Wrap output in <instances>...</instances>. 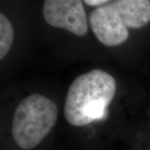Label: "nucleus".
<instances>
[{
    "label": "nucleus",
    "mask_w": 150,
    "mask_h": 150,
    "mask_svg": "<svg viewBox=\"0 0 150 150\" xmlns=\"http://www.w3.org/2000/svg\"><path fill=\"white\" fill-rule=\"evenodd\" d=\"M115 93L116 81L103 70L93 69L78 76L67 93L65 118L76 127L102 118Z\"/></svg>",
    "instance_id": "1"
},
{
    "label": "nucleus",
    "mask_w": 150,
    "mask_h": 150,
    "mask_svg": "<svg viewBox=\"0 0 150 150\" xmlns=\"http://www.w3.org/2000/svg\"><path fill=\"white\" fill-rule=\"evenodd\" d=\"M150 21V1L116 0L92 11L89 22L97 38L114 47L129 38V28H140Z\"/></svg>",
    "instance_id": "2"
},
{
    "label": "nucleus",
    "mask_w": 150,
    "mask_h": 150,
    "mask_svg": "<svg viewBox=\"0 0 150 150\" xmlns=\"http://www.w3.org/2000/svg\"><path fill=\"white\" fill-rule=\"evenodd\" d=\"M58 119V108L47 97L34 93L18 105L13 114L12 135L22 150H32L42 143Z\"/></svg>",
    "instance_id": "3"
},
{
    "label": "nucleus",
    "mask_w": 150,
    "mask_h": 150,
    "mask_svg": "<svg viewBox=\"0 0 150 150\" xmlns=\"http://www.w3.org/2000/svg\"><path fill=\"white\" fill-rule=\"evenodd\" d=\"M43 14L49 25L63 28L77 36L88 32V20L80 0H46Z\"/></svg>",
    "instance_id": "4"
},
{
    "label": "nucleus",
    "mask_w": 150,
    "mask_h": 150,
    "mask_svg": "<svg viewBox=\"0 0 150 150\" xmlns=\"http://www.w3.org/2000/svg\"><path fill=\"white\" fill-rule=\"evenodd\" d=\"M13 27L8 18L0 14V59H4L10 50L13 41Z\"/></svg>",
    "instance_id": "5"
},
{
    "label": "nucleus",
    "mask_w": 150,
    "mask_h": 150,
    "mask_svg": "<svg viewBox=\"0 0 150 150\" xmlns=\"http://www.w3.org/2000/svg\"><path fill=\"white\" fill-rule=\"evenodd\" d=\"M109 1L107 0H84L83 4H86L89 6H97L98 8H99L101 6L105 5Z\"/></svg>",
    "instance_id": "6"
}]
</instances>
